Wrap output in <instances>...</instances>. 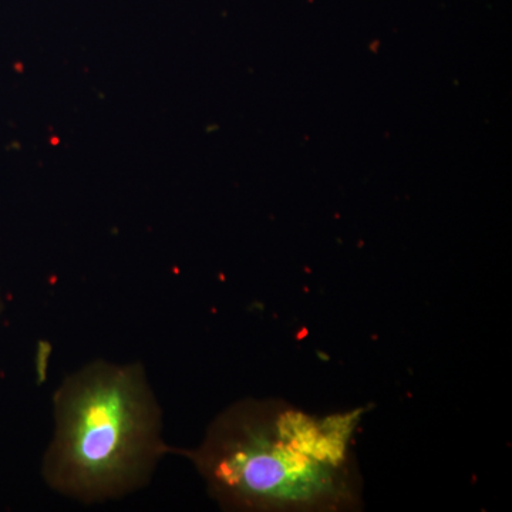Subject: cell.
I'll return each instance as SVG.
<instances>
[{"mask_svg": "<svg viewBox=\"0 0 512 512\" xmlns=\"http://www.w3.org/2000/svg\"><path fill=\"white\" fill-rule=\"evenodd\" d=\"M365 409L316 416L278 399H247L184 451L229 511L340 512L362 505L355 437Z\"/></svg>", "mask_w": 512, "mask_h": 512, "instance_id": "6da1fadb", "label": "cell"}, {"mask_svg": "<svg viewBox=\"0 0 512 512\" xmlns=\"http://www.w3.org/2000/svg\"><path fill=\"white\" fill-rule=\"evenodd\" d=\"M53 434L42 463L47 487L82 504L120 500L146 487L173 448L163 409L141 363L96 360L53 397Z\"/></svg>", "mask_w": 512, "mask_h": 512, "instance_id": "7a4b0ae2", "label": "cell"}, {"mask_svg": "<svg viewBox=\"0 0 512 512\" xmlns=\"http://www.w3.org/2000/svg\"><path fill=\"white\" fill-rule=\"evenodd\" d=\"M6 301L5 296H3L2 289H0V318H2L3 312H5Z\"/></svg>", "mask_w": 512, "mask_h": 512, "instance_id": "3957f363", "label": "cell"}]
</instances>
